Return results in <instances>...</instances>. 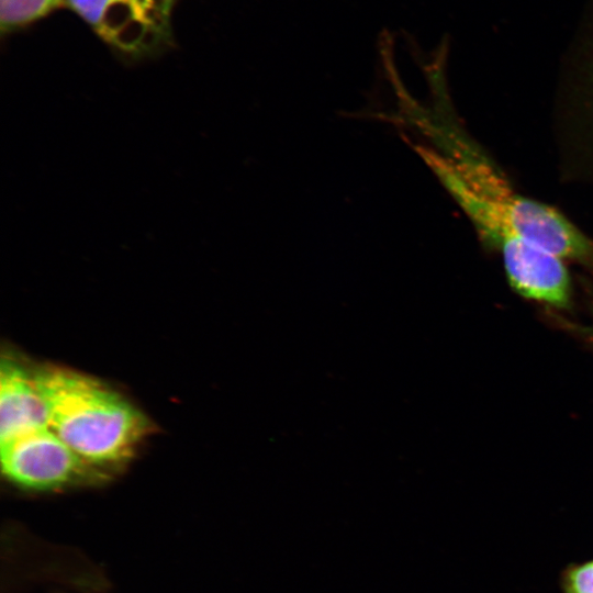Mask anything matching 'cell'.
<instances>
[{
	"label": "cell",
	"mask_w": 593,
	"mask_h": 593,
	"mask_svg": "<svg viewBox=\"0 0 593 593\" xmlns=\"http://www.w3.org/2000/svg\"><path fill=\"white\" fill-rule=\"evenodd\" d=\"M176 1L66 0V5L120 57L138 61L170 47Z\"/></svg>",
	"instance_id": "2"
},
{
	"label": "cell",
	"mask_w": 593,
	"mask_h": 593,
	"mask_svg": "<svg viewBox=\"0 0 593 593\" xmlns=\"http://www.w3.org/2000/svg\"><path fill=\"white\" fill-rule=\"evenodd\" d=\"M48 427L77 455L109 473L128 462L149 435L147 416L121 393L65 367H34Z\"/></svg>",
	"instance_id": "1"
},
{
	"label": "cell",
	"mask_w": 593,
	"mask_h": 593,
	"mask_svg": "<svg viewBox=\"0 0 593 593\" xmlns=\"http://www.w3.org/2000/svg\"><path fill=\"white\" fill-rule=\"evenodd\" d=\"M48 427V413L34 367L7 354L0 365V443Z\"/></svg>",
	"instance_id": "4"
},
{
	"label": "cell",
	"mask_w": 593,
	"mask_h": 593,
	"mask_svg": "<svg viewBox=\"0 0 593 593\" xmlns=\"http://www.w3.org/2000/svg\"><path fill=\"white\" fill-rule=\"evenodd\" d=\"M3 477L18 488L55 491L108 478L68 447L49 427L0 443Z\"/></svg>",
	"instance_id": "3"
},
{
	"label": "cell",
	"mask_w": 593,
	"mask_h": 593,
	"mask_svg": "<svg viewBox=\"0 0 593 593\" xmlns=\"http://www.w3.org/2000/svg\"><path fill=\"white\" fill-rule=\"evenodd\" d=\"M567 593H593V561L573 568L567 575Z\"/></svg>",
	"instance_id": "6"
},
{
	"label": "cell",
	"mask_w": 593,
	"mask_h": 593,
	"mask_svg": "<svg viewBox=\"0 0 593 593\" xmlns=\"http://www.w3.org/2000/svg\"><path fill=\"white\" fill-rule=\"evenodd\" d=\"M66 5V0H0V31L10 34Z\"/></svg>",
	"instance_id": "5"
}]
</instances>
